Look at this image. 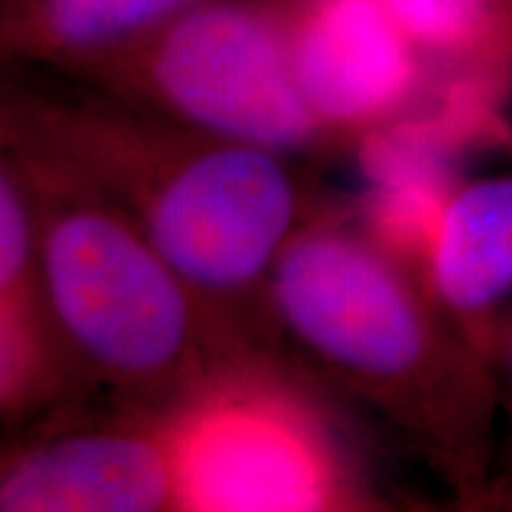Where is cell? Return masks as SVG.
I'll list each match as a JSON object with an SVG mask.
<instances>
[{"mask_svg": "<svg viewBox=\"0 0 512 512\" xmlns=\"http://www.w3.org/2000/svg\"><path fill=\"white\" fill-rule=\"evenodd\" d=\"M5 150L83 185L254 344L275 261L309 216L294 159L190 131L110 95L10 88Z\"/></svg>", "mask_w": 512, "mask_h": 512, "instance_id": "cell-1", "label": "cell"}, {"mask_svg": "<svg viewBox=\"0 0 512 512\" xmlns=\"http://www.w3.org/2000/svg\"><path fill=\"white\" fill-rule=\"evenodd\" d=\"M264 313L266 332L399 427L460 503L484 505L501 403L418 266L363 223L311 216L268 275Z\"/></svg>", "mask_w": 512, "mask_h": 512, "instance_id": "cell-2", "label": "cell"}, {"mask_svg": "<svg viewBox=\"0 0 512 512\" xmlns=\"http://www.w3.org/2000/svg\"><path fill=\"white\" fill-rule=\"evenodd\" d=\"M5 155L27 178L43 299L83 389L166 413L264 354L117 207L48 166Z\"/></svg>", "mask_w": 512, "mask_h": 512, "instance_id": "cell-3", "label": "cell"}, {"mask_svg": "<svg viewBox=\"0 0 512 512\" xmlns=\"http://www.w3.org/2000/svg\"><path fill=\"white\" fill-rule=\"evenodd\" d=\"M79 76L211 138L290 159L337 145L294 81L278 0H197Z\"/></svg>", "mask_w": 512, "mask_h": 512, "instance_id": "cell-4", "label": "cell"}, {"mask_svg": "<svg viewBox=\"0 0 512 512\" xmlns=\"http://www.w3.org/2000/svg\"><path fill=\"white\" fill-rule=\"evenodd\" d=\"M169 422L181 510L306 512L363 501L323 411L266 354L204 384Z\"/></svg>", "mask_w": 512, "mask_h": 512, "instance_id": "cell-5", "label": "cell"}, {"mask_svg": "<svg viewBox=\"0 0 512 512\" xmlns=\"http://www.w3.org/2000/svg\"><path fill=\"white\" fill-rule=\"evenodd\" d=\"M278 3L299 93L337 143L437 102V72L380 0Z\"/></svg>", "mask_w": 512, "mask_h": 512, "instance_id": "cell-6", "label": "cell"}, {"mask_svg": "<svg viewBox=\"0 0 512 512\" xmlns=\"http://www.w3.org/2000/svg\"><path fill=\"white\" fill-rule=\"evenodd\" d=\"M3 512L181 510L169 411L67 422L5 453Z\"/></svg>", "mask_w": 512, "mask_h": 512, "instance_id": "cell-7", "label": "cell"}, {"mask_svg": "<svg viewBox=\"0 0 512 512\" xmlns=\"http://www.w3.org/2000/svg\"><path fill=\"white\" fill-rule=\"evenodd\" d=\"M81 382L48 316L31 190L15 159L0 164V408L17 427L60 406Z\"/></svg>", "mask_w": 512, "mask_h": 512, "instance_id": "cell-8", "label": "cell"}, {"mask_svg": "<svg viewBox=\"0 0 512 512\" xmlns=\"http://www.w3.org/2000/svg\"><path fill=\"white\" fill-rule=\"evenodd\" d=\"M422 275L434 302L484 358L512 311V171L460 181L448 192Z\"/></svg>", "mask_w": 512, "mask_h": 512, "instance_id": "cell-9", "label": "cell"}, {"mask_svg": "<svg viewBox=\"0 0 512 512\" xmlns=\"http://www.w3.org/2000/svg\"><path fill=\"white\" fill-rule=\"evenodd\" d=\"M192 3L197 0H5L3 50L12 60L79 76Z\"/></svg>", "mask_w": 512, "mask_h": 512, "instance_id": "cell-10", "label": "cell"}, {"mask_svg": "<svg viewBox=\"0 0 512 512\" xmlns=\"http://www.w3.org/2000/svg\"><path fill=\"white\" fill-rule=\"evenodd\" d=\"M446 81L512 83V0H380Z\"/></svg>", "mask_w": 512, "mask_h": 512, "instance_id": "cell-11", "label": "cell"}, {"mask_svg": "<svg viewBox=\"0 0 512 512\" xmlns=\"http://www.w3.org/2000/svg\"><path fill=\"white\" fill-rule=\"evenodd\" d=\"M484 361L494 380L498 403L512 418V311L491 335L484 349Z\"/></svg>", "mask_w": 512, "mask_h": 512, "instance_id": "cell-12", "label": "cell"}, {"mask_svg": "<svg viewBox=\"0 0 512 512\" xmlns=\"http://www.w3.org/2000/svg\"><path fill=\"white\" fill-rule=\"evenodd\" d=\"M486 503H503V505L508 503V505H512V453H510L508 467H505L503 475L491 479L489 494H486Z\"/></svg>", "mask_w": 512, "mask_h": 512, "instance_id": "cell-13", "label": "cell"}]
</instances>
